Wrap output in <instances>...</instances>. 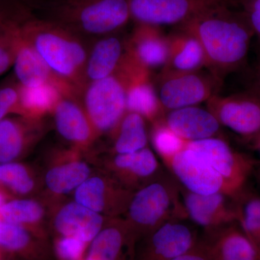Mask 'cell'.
<instances>
[{
  "label": "cell",
  "mask_w": 260,
  "mask_h": 260,
  "mask_svg": "<svg viewBox=\"0 0 260 260\" xmlns=\"http://www.w3.org/2000/svg\"><path fill=\"white\" fill-rule=\"evenodd\" d=\"M239 6L210 12L181 25L199 39L206 68L223 82L245 64L254 31L245 10Z\"/></svg>",
  "instance_id": "obj_1"
},
{
  "label": "cell",
  "mask_w": 260,
  "mask_h": 260,
  "mask_svg": "<svg viewBox=\"0 0 260 260\" xmlns=\"http://www.w3.org/2000/svg\"><path fill=\"white\" fill-rule=\"evenodd\" d=\"M130 0H30L27 5L85 40L122 31L129 21Z\"/></svg>",
  "instance_id": "obj_2"
},
{
  "label": "cell",
  "mask_w": 260,
  "mask_h": 260,
  "mask_svg": "<svg viewBox=\"0 0 260 260\" xmlns=\"http://www.w3.org/2000/svg\"><path fill=\"white\" fill-rule=\"evenodd\" d=\"M21 32L51 70L79 93L91 42L34 14L22 24Z\"/></svg>",
  "instance_id": "obj_3"
},
{
  "label": "cell",
  "mask_w": 260,
  "mask_h": 260,
  "mask_svg": "<svg viewBox=\"0 0 260 260\" xmlns=\"http://www.w3.org/2000/svg\"><path fill=\"white\" fill-rule=\"evenodd\" d=\"M139 65L125 54L110 76L85 84L79 99L94 129L107 133L117 127L126 113V90L132 75Z\"/></svg>",
  "instance_id": "obj_4"
},
{
  "label": "cell",
  "mask_w": 260,
  "mask_h": 260,
  "mask_svg": "<svg viewBox=\"0 0 260 260\" xmlns=\"http://www.w3.org/2000/svg\"><path fill=\"white\" fill-rule=\"evenodd\" d=\"M129 216L134 229V239L146 237L168 221L186 218L180 190L174 181L166 176L152 181L133 197L129 205Z\"/></svg>",
  "instance_id": "obj_5"
},
{
  "label": "cell",
  "mask_w": 260,
  "mask_h": 260,
  "mask_svg": "<svg viewBox=\"0 0 260 260\" xmlns=\"http://www.w3.org/2000/svg\"><path fill=\"white\" fill-rule=\"evenodd\" d=\"M239 4V0H130L129 6L135 23L179 27L206 13Z\"/></svg>",
  "instance_id": "obj_6"
},
{
  "label": "cell",
  "mask_w": 260,
  "mask_h": 260,
  "mask_svg": "<svg viewBox=\"0 0 260 260\" xmlns=\"http://www.w3.org/2000/svg\"><path fill=\"white\" fill-rule=\"evenodd\" d=\"M221 83L209 70L202 69L189 73H160L155 87L166 113L208 102L218 94Z\"/></svg>",
  "instance_id": "obj_7"
},
{
  "label": "cell",
  "mask_w": 260,
  "mask_h": 260,
  "mask_svg": "<svg viewBox=\"0 0 260 260\" xmlns=\"http://www.w3.org/2000/svg\"><path fill=\"white\" fill-rule=\"evenodd\" d=\"M186 147L201 155L220 174L226 184L228 195L235 198L244 189L255 160L236 151L222 138H210L187 142Z\"/></svg>",
  "instance_id": "obj_8"
},
{
  "label": "cell",
  "mask_w": 260,
  "mask_h": 260,
  "mask_svg": "<svg viewBox=\"0 0 260 260\" xmlns=\"http://www.w3.org/2000/svg\"><path fill=\"white\" fill-rule=\"evenodd\" d=\"M208 109L225 126L244 140L260 133V99L249 93L229 96L214 95L207 102Z\"/></svg>",
  "instance_id": "obj_9"
},
{
  "label": "cell",
  "mask_w": 260,
  "mask_h": 260,
  "mask_svg": "<svg viewBox=\"0 0 260 260\" xmlns=\"http://www.w3.org/2000/svg\"><path fill=\"white\" fill-rule=\"evenodd\" d=\"M164 162L186 191L204 195L220 192L229 196L223 177L201 155L186 145Z\"/></svg>",
  "instance_id": "obj_10"
},
{
  "label": "cell",
  "mask_w": 260,
  "mask_h": 260,
  "mask_svg": "<svg viewBox=\"0 0 260 260\" xmlns=\"http://www.w3.org/2000/svg\"><path fill=\"white\" fill-rule=\"evenodd\" d=\"M180 220L168 221L145 237L138 260H170L194 248L200 242L196 233Z\"/></svg>",
  "instance_id": "obj_11"
},
{
  "label": "cell",
  "mask_w": 260,
  "mask_h": 260,
  "mask_svg": "<svg viewBox=\"0 0 260 260\" xmlns=\"http://www.w3.org/2000/svg\"><path fill=\"white\" fill-rule=\"evenodd\" d=\"M186 218L207 232L217 230L237 221L234 200L223 193L199 194L181 191Z\"/></svg>",
  "instance_id": "obj_12"
},
{
  "label": "cell",
  "mask_w": 260,
  "mask_h": 260,
  "mask_svg": "<svg viewBox=\"0 0 260 260\" xmlns=\"http://www.w3.org/2000/svg\"><path fill=\"white\" fill-rule=\"evenodd\" d=\"M126 52L135 63L150 73L161 70L169 59V38L161 27L135 23L133 32L126 38Z\"/></svg>",
  "instance_id": "obj_13"
},
{
  "label": "cell",
  "mask_w": 260,
  "mask_h": 260,
  "mask_svg": "<svg viewBox=\"0 0 260 260\" xmlns=\"http://www.w3.org/2000/svg\"><path fill=\"white\" fill-rule=\"evenodd\" d=\"M162 121L186 142L215 138L221 124L208 109L192 106L166 112Z\"/></svg>",
  "instance_id": "obj_14"
},
{
  "label": "cell",
  "mask_w": 260,
  "mask_h": 260,
  "mask_svg": "<svg viewBox=\"0 0 260 260\" xmlns=\"http://www.w3.org/2000/svg\"><path fill=\"white\" fill-rule=\"evenodd\" d=\"M121 32L99 38L91 42L84 70L83 86L110 76L119 68L126 54V38Z\"/></svg>",
  "instance_id": "obj_15"
},
{
  "label": "cell",
  "mask_w": 260,
  "mask_h": 260,
  "mask_svg": "<svg viewBox=\"0 0 260 260\" xmlns=\"http://www.w3.org/2000/svg\"><path fill=\"white\" fill-rule=\"evenodd\" d=\"M175 28L168 35L169 59L160 73H189L206 68L204 49L198 37L182 27Z\"/></svg>",
  "instance_id": "obj_16"
},
{
  "label": "cell",
  "mask_w": 260,
  "mask_h": 260,
  "mask_svg": "<svg viewBox=\"0 0 260 260\" xmlns=\"http://www.w3.org/2000/svg\"><path fill=\"white\" fill-rule=\"evenodd\" d=\"M208 233L204 242L213 260H260V249L234 223Z\"/></svg>",
  "instance_id": "obj_17"
},
{
  "label": "cell",
  "mask_w": 260,
  "mask_h": 260,
  "mask_svg": "<svg viewBox=\"0 0 260 260\" xmlns=\"http://www.w3.org/2000/svg\"><path fill=\"white\" fill-rule=\"evenodd\" d=\"M78 95H64L54 109V122L59 134L76 144L91 139L94 129Z\"/></svg>",
  "instance_id": "obj_18"
},
{
  "label": "cell",
  "mask_w": 260,
  "mask_h": 260,
  "mask_svg": "<svg viewBox=\"0 0 260 260\" xmlns=\"http://www.w3.org/2000/svg\"><path fill=\"white\" fill-rule=\"evenodd\" d=\"M126 112L137 113L154 123L162 120L166 114L150 80V72L140 66L135 70L128 85Z\"/></svg>",
  "instance_id": "obj_19"
},
{
  "label": "cell",
  "mask_w": 260,
  "mask_h": 260,
  "mask_svg": "<svg viewBox=\"0 0 260 260\" xmlns=\"http://www.w3.org/2000/svg\"><path fill=\"white\" fill-rule=\"evenodd\" d=\"M13 68L15 81L22 87L30 88L46 83H55L64 84L74 88L69 83L57 76L40 54L23 37Z\"/></svg>",
  "instance_id": "obj_20"
},
{
  "label": "cell",
  "mask_w": 260,
  "mask_h": 260,
  "mask_svg": "<svg viewBox=\"0 0 260 260\" xmlns=\"http://www.w3.org/2000/svg\"><path fill=\"white\" fill-rule=\"evenodd\" d=\"M103 219L93 210L78 203L67 205L59 211L55 228L62 237H73L91 242L102 231Z\"/></svg>",
  "instance_id": "obj_21"
},
{
  "label": "cell",
  "mask_w": 260,
  "mask_h": 260,
  "mask_svg": "<svg viewBox=\"0 0 260 260\" xmlns=\"http://www.w3.org/2000/svg\"><path fill=\"white\" fill-rule=\"evenodd\" d=\"M64 95L78 96V92L70 85L55 83L30 88L20 85L19 115L36 119L46 113L53 112Z\"/></svg>",
  "instance_id": "obj_22"
},
{
  "label": "cell",
  "mask_w": 260,
  "mask_h": 260,
  "mask_svg": "<svg viewBox=\"0 0 260 260\" xmlns=\"http://www.w3.org/2000/svg\"><path fill=\"white\" fill-rule=\"evenodd\" d=\"M31 118L6 117L0 121V164L14 162L32 140Z\"/></svg>",
  "instance_id": "obj_23"
},
{
  "label": "cell",
  "mask_w": 260,
  "mask_h": 260,
  "mask_svg": "<svg viewBox=\"0 0 260 260\" xmlns=\"http://www.w3.org/2000/svg\"><path fill=\"white\" fill-rule=\"evenodd\" d=\"M129 229L111 226L101 231L90 243L86 260H124V249L134 242Z\"/></svg>",
  "instance_id": "obj_24"
},
{
  "label": "cell",
  "mask_w": 260,
  "mask_h": 260,
  "mask_svg": "<svg viewBox=\"0 0 260 260\" xmlns=\"http://www.w3.org/2000/svg\"><path fill=\"white\" fill-rule=\"evenodd\" d=\"M0 250L28 260H42V249L22 225L0 220Z\"/></svg>",
  "instance_id": "obj_25"
},
{
  "label": "cell",
  "mask_w": 260,
  "mask_h": 260,
  "mask_svg": "<svg viewBox=\"0 0 260 260\" xmlns=\"http://www.w3.org/2000/svg\"><path fill=\"white\" fill-rule=\"evenodd\" d=\"M117 127L114 143L116 153H134L146 148L148 134L144 117L137 113L126 112Z\"/></svg>",
  "instance_id": "obj_26"
},
{
  "label": "cell",
  "mask_w": 260,
  "mask_h": 260,
  "mask_svg": "<svg viewBox=\"0 0 260 260\" xmlns=\"http://www.w3.org/2000/svg\"><path fill=\"white\" fill-rule=\"evenodd\" d=\"M233 200L239 226L260 249V197L244 189Z\"/></svg>",
  "instance_id": "obj_27"
},
{
  "label": "cell",
  "mask_w": 260,
  "mask_h": 260,
  "mask_svg": "<svg viewBox=\"0 0 260 260\" xmlns=\"http://www.w3.org/2000/svg\"><path fill=\"white\" fill-rule=\"evenodd\" d=\"M90 169L84 162H74L51 169L46 177L50 190L58 194L69 192L87 180Z\"/></svg>",
  "instance_id": "obj_28"
},
{
  "label": "cell",
  "mask_w": 260,
  "mask_h": 260,
  "mask_svg": "<svg viewBox=\"0 0 260 260\" xmlns=\"http://www.w3.org/2000/svg\"><path fill=\"white\" fill-rule=\"evenodd\" d=\"M116 167L139 178L152 177L158 170L155 154L148 148L134 153L118 154L114 158Z\"/></svg>",
  "instance_id": "obj_29"
},
{
  "label": "cell",
  "mask_w": 260,
  "mask_h": 260,
  "mask_svg": "<svg viewBox=\"0 0 260 260\" xmlns=\"http://www.w3.org/2000/svg\"><path fill=\"white\" fill-rule=\"evenodd\" d=\"M43 209L37 202L30 200H13L5 202L0 208V215L5 221L18 224L31 223L42 218Z\"/></svg>",
  "instance_id": "obj_30"
},
{
  "label": "cell",
  "mask_w": 260,
  "mask_h": 260,
  "mask_svg": "<svg viewBox=\"0 0 260 260\" xmlns=\"http://www.w3.org/2000/svg\"><path fill=\"white\" fill-rule=\"evenodd\" d=\"M154 124L152 142L155 150L161 156L164 161L172 158L185 148L187 142L173 133L164 121L160 120Z\"/></svg>",
  "instance_id": "obj_31"
},
{
  "label": "cell",
  "mask_w": 260,
  "mask_h": 260,
  "mask_svg": "<svg viewBox=\"0 0 260 260\" xmlns=\"http://www.w3.org/2000/svg\"><path fill=\"white\" fill-rule=\"evenodd\" d=\"M0 183L19 194H26L34 183L26 168L16 162L0 164Z\"/></svg>",
  "instance_id": "obj_32"
},
{
  "label": "cell",
  "mask_w": 260,
  "mask_h": 260,
  "mask_svg": "<svg viewBox=\"0 0 260 260\" xmlns=\"http://www.w3.org/2000/svg\"><path fill=\"white\" fill-rule=\"evenodd\" d=\"M75 200L94 212H101L105 205V184L100 178L94 177L84 181L75 192Z\"/></svg>",
  "instance_id": "obj_33"
},
{
  "label": "cell",
  "mask_w": 260,
  "mask_h": 260,
  "mask_svg": "<svg viewBox=\"0 0 260 260\" xmlns=\"http://www.w3.org/2000/svg\"><path fill=\"white\" fill-rule=\"evenodd\" d=\"M21 25H16L0 34V76L14 64L23 39Z\"/></svg>",
  "instance_id": "obj_34"
},
{
  "label": "cell",
  "mask_w": 260,
  "mask_h": 260,
  "mask_svg": "<svg viewBox=\"0 0 260 260\" xmlns=\"http://www.w3.org/2000/svg\"><path fill=\"white\" fill-rule=\"evenodd\" d=\"M32 15L30 8L20 0H0V34L22 25Z\"/></svg>",
  "instance_id": "obj_35"
},
{
  "label": "cell",
  "mask_w": 260,
  "mask_h": 260,
  "mask_svg": "<svg viewBox=\"0 0 260 260\" xmlns=\"http://www.w3.org/2000/svg\"><path fill=\"white\" fill-rule=\"evenodd\" d=\"M10 114H20V85L15 80L0 85V121Z\"/></svg>",
  "instance_id": "obj_36"
},
{
  "label": "cell",
  "mask_w": 260,
  "mask_h": 260,
  "mask_svg": "<svg viewBox=\"0 0 260 260\" xmlns=\"http://www.w3.org/2000/svg\"><path fill=\"white\" fill-rule=\"evenodd\" d=\"M87 243L73 237H62L55 243V253L59 260H82Z\"/></svg>",
  "instance_id": "obj_37"
},
{
  "label": "cell",
  "mask_w": 260,
  "mask_h": 260,
  "mask_svg": "<svg viewBox=\"0 0 260 260\" xmlns=\"http://www.w3.org/2000/svg\"><path fill=\"white\" fill-rule=\"evenodd\" d=\"M170 260H213L204 240L200 241L194 248L187 252Z\"/></svg>",
  "instance_id": "obj_38"
},
{
  "label": "cell",
  "mask_w": 260,
  "mask_h": 260,
  "mask_svg": "<svg viewBox=\"0 0 260 260\" xmlns=\"http://www.w3.org/2000/svg\"><path fill=\"white\" fill-rule=\"evenodd\" d=\"M244 7L254 34L260 39V0H249Z\"/></svg>",
  "instance_id": "obj_39"
},
{
  "label": "cell",
  "mask_w": 260,
  "mask_h": 260,
  "mask_svg": "<svg viewBox=\"0 0 260 260\" xmlns=\"http://www.w3.org/2000/svg\"><path fill=\"white\" fill-rule=\"evenodd\" d=\"M249 93L259 98L260 99V59L256 68L255 74L250 85V88L247 90Z\"/></svg>",
  "instance_id": "obj_40"
},
{
  "label": "cell",
  "mask_w": 260,
  "mask_h": 260,
  "mask_svg": "<svg viewBox=\"0 0 260 260\" xmlns=\"http://www.w3.org/2000/svg\"><path fill=\"white\" fill-rule=\"evenodd\" d=\"M245 140L251 149L260 153V133Z\"/></svg>",
  "instance_id": "obj_41"
},
{
  "label": "cell",
  "mask_w": 260,
  "mask_h": 260,
  "mask_svg": "<svg viewBox=\"0 0 260 260\" xmlns=\"http://www.w3.org/2000/svg\"><path fill=\"white\" fill-rule=\"evenodd\" d=\"M20 1L23 2L24 4H26V3H28V2L30 1V0H20Z\"/></svg>",
  "instance_id": "obj_42"
},
{
  "label": "cell",
  "mask_w": 260,
  "mask_h": 260,
  "mask_svg": "<svg viewBox=\"0 0 260 260\" xmlns=\"http://www.w3.org/2000/svg\"><path fill=\"white\" fill-rule=\"evenodd\" d=\"M259 177H260V172H259Z\"/></svg>",
  "instance_id": "obj_43"
},
{
  "label": "cell",
  "mask_w": 260,
  "mask_h": 260,
  "mask_svg": "<svg viewBox=\"0 0 260 260\" xmlns=\"http://www.w3.org/2000/svg\"><path fill=\"white\" fill-rule=\"evenodd\" d=\"M84 260H86V259H84Z\"/></svg>",
  "instance_id": "obj_44"
}]
</instances>
